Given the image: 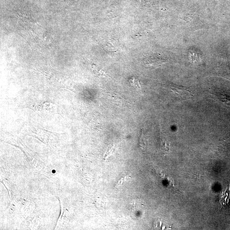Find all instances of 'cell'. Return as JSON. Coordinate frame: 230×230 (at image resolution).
Returning <instances> with one entry per match:
<instances>
[{
    "instance_id": "6da1fadb",
    "label": "cell",
    "mask_w": 230,
    "mask_h": 230,
    "mask_svg": "<svg viewBox=\"0 0 230 230\" xmlns=\"http://www.w3.org/2000/svg\"><path fill=\"white\" fill-rule=\"evenodd\" d=\"M166 60L160 56H153L145 59L144 64L148 67H157L165 63Z\"/></svg>"
},
{
    "instance_id": "7a4b0ae2",
    "label": "cell",
    "mask_w": 230,
    "mask_h": 230,
    "mask_svg": "<svg viewBox=\"0 0 230 230\" xmlns=\"http://www.w3.org/2000/svg\"><path fill=\"white\" fill-rule=\"evenodd\" d=\"M220 202L224 206H229L230 204V184L229 187L223 192L220 198Z\"/></svg>"
},
{
    "instance_id": "3957f363",
    "label": "cell",
    "mask_w": 230,
    "mask_h": 230,
    "mask_svg": "<svg viewBox=\"0 0 230 230\" xmlns=\"http://www.w3.org/2000/svg\"><path fill=\"white\" fill-rule=\"evenodd\" d=\"M214 94L221 102L230 107V95L222 92H215Z\"/></svg>"
},
{
    "instance_id": "277c9868",
    "label": "cell",
    "mask_w": 230,
    "mask_h": 230,
    "mask_svg": "<svg viewBox=\"0 0 230 230\" xmlns=\"http://www.w3.org/2000/svg\"><path fill=\"white\" fill-rule=\"evenodd\" d=\"M170 88L172 91L179 95H191V92L189 91L182 86L171 85Z\"/></svg>"
},
{
    "instance_id": "5b68a950",
    "label": "cell",
    "mask_w": 230,
    "mask_h": 230,
    "mask_svg": "<svg viewBox=\"0 0 230 230\" xmlns=\"http://www.w3.org/2000/svg\"><path fill=\"white\" fill-rule=\"evenodd\" d=\"M91 67L93 73L97 76L99 77H108V76L106 73L105 71L97 67L95 65H91Z\"/></svg>"
},
{
    "instance_id": "8992f818",
    "label": "cell",
    "mask_w": 230,
    "mask_h": 230,
    "mask_svg": "<svg viewBox=\"0 0 230 230\" xmlns=\"http://www.w3.org/2000/svg\"><path fill=\"white\" fill-rule=\"evenodd\" d=\"M145 136H144V133H143V131H142L141 133V134L140 137L139 139V145L141 148H144V146H145Z\"/></svg>"
},
{
    "instance_id": "52a82bcc",
    "label": "cell",
    "mask_w": 230,
    "mask_h": 230,
    "mask_svg": "<svg viewBox=\"0 0 230 230\" xmlns=\"http://www.w3.org/2000/svg\"><path fill=\"white\" fill-rule=\"evenodd\" d=\"M131 84H132V85H133V86H136V87H138V88H140V86L139 83V81H138V80L136 79H131Z\"/></svg>"
}]
</instances>
